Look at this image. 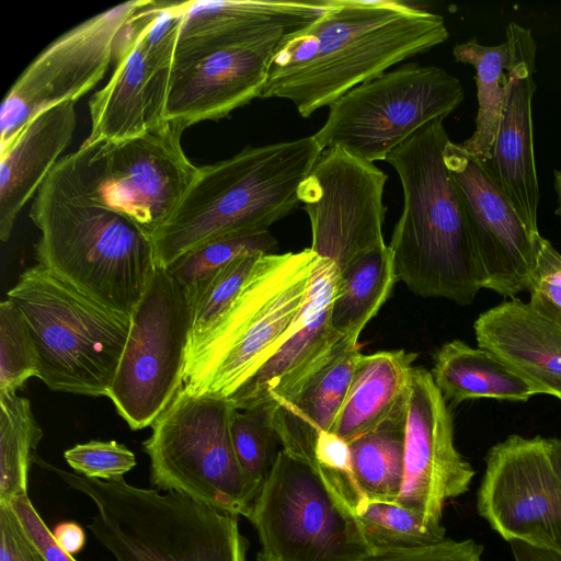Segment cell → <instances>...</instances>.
<instances>
[{
	"mask_svg": "<svg viewBox=\"0 0 561 561\" xmlns=\"http://www.w3.org/2000/svg\"><path fill=\"white\" fill-rule=\"evenodd\" d=\"M449 37L442 15L400 0H328L271 58L262 99L290 101L310 117L347 91Z\"/></svg>",
	"mask_w": 561,
	"mask_h": 561,
	"instance_id": "cell-1",
	"label": "cell"
},
{
	"mask_svg": "<svg viewBox=\"0 0 561 561\" xmlns=\"http://www.w3.org/2000/svg\"><path fill=\"white\" fill-rule=\"evenodd\" d=\"M30 218L39 230L37 265L99 304L131 316L156 266L152 240L90 197L75 152L62 157L43 182Z\"/></svg>",
	"mask_w": 561,
	"mask_h": 561,
	"instance_id": "cell-2",
	"label": "cell"
},
{
	"mask_svg": "<svg viewBox=\"0 0 561 561\" xmlns=\"http://www.w3.org/2000/svg\"><path fill=\"white\" fill-rule=\"evenodd\" d=\"M438 118L393 150L387 162L403 190V209L389 248L398 280L424 298L473 302L483 277L443 152L449 141Z\"/></svg>",
	"mask_w": 561,
	"mask_h": 561,
	"instance_id": "cell-3",
	"label": "cell"
},
{
	"mask_svg": "<svg viewBox=\"0 0 561 561\" xmlns=\"http://www.w3.org/2000/svg\"><path fill=\"white\" fill-rule=\"evenodd\" d=\"M322 151L308 136L248 146L199 167L174 213L151 237L156 264L168 268L214 239L268 232L300 204L298 187Z\"/></svg>",
	"mask_w": 561,
	"mask_h": 561,
	"instance_id": "cell-4",
	"label": "cell"
},
{
	"mask_svg": "<svg viewBox=\"0 0 561 561\" xmlns=\"http://www.w3.org/2000/svg\"><path fill=\"white\" fill-rule=\"evenodd\" d=\"M34 462L85 495L95 507L87 525L116 561H247L238 516L184 494L100 480Z\"/></svg>",
	"mask_w": 561,
	"mask_h": 561,
	"instance_id": "cell-5",
	"label": "cell"
},
{
	"mask_svg": "<svg viewBox=\"0 0 561 561\" xmlns=\"http://www.w3.org/2000/svg\"><path fill=\"white\" fill-rule=\"evenodd\" d=\"M318 255L263 254L243 287L187 353L184 387L230 398L298 328Z\"/></svg>",
	"mask_w": 561,
	"mask_h": 561,
	"instance_id": "cell-6",
	"label": "cell"
},
{
	"mask_svg": "<svg viewBox=\"0 0 561 561\" xmlns=\"http://www.w3.org/2000/svg\"><path fill=\"white\" fill-rule=\"evenodd\" d=\"M7 298L22 312L51 390L107 397L128 337L130 316L91 299L39 265Z\"/></svg>",
	"mask_w": 561,
	"mask_h": 561,
	"instance_id": "cell-7",
	"label": "cell"
},
{
	"mask_svg": "<svg viewBox=\"0 0 561 561\" xmlns=\"http://www.w3.org/2000/svg\"><path fill=\"white\" fill-rule=\"evenodd\" d=\"M236 410L230 398L193 394L183 385L142 443L151 484L248 517L251 506L231 437Z\"/></svg>",
	"mask_w": 561,
	"mask_h": 561,
	"instance_id": "cell-8",
	"label": "cell"
},
{
	"mask_svg": "<svg viewBox=\"0 0 561 561\" xmlns=\"http://www.w3.org/2000/svg\"><path fill=\"white\" fill-rule=\"evenodd\" d=\"M256 561H365L374 556L359 518L317 469L280 449L247 517Z\"/></svg>",
	"mask_w": 561,
	"mask_h": 561,
	"instance_id": "cell-9",
	"label": "cell"
},
{
	"mask_svg": "<svg viewBox=\"0 0 561 561\" xmlns=\"http://www.w3.org/2000/svg\"><path fill=\"white\" fill-rule=\"evenodd\" d=\"M460 80L437 66L407 64L347 91L312 135L322 150L341 148L375 163L463 101Z\"/></svg>",
	"mask_w": 561,
	"mask_h": 561,
	"instance_id": "cell-10",
	"label": "cell"
},
{
	"mask_svg": "<svg viewBox=\"0 0 561 561\" xmlns=\"http://www.w3.org/2000/svg\"><path fill=\"white\" fill-rule=\"evenodd\" d=\"M191 327L186 290L167 267L156 264L130 316L107 396L131 430L151 426L184 385Z\"/></svg>",
	"mask_w": 561,
	"mask_h": 561,
	"instance_id": "cell-11",
	"label": "cell"
},
{
	"mask_svg": "<svg viewBox=\"0 0 561 561\" xmlns=\"http://www.w3.org/2000/svg\"><path fill=\"white\" fill-rule=\"evenodd\" d=\"M185 129L164 122L119 142L83 144L75 151L90 197L138 226L150 238L171 217L197 176L186 157Z\"/></svg>",
	"mask_w": 561,
	"mask_h": 561,
	"instance_id": "cell-12",
	"label": "cell"
},
{
	"mask_svg": "<svg viewBox=\"0 0 561 561\" xmlns=\"http://www.w3.org/2000/svg\"><path fill=\"white\" fill-rule=\"evenodd\" d=\"M388 175L375 163L341 148L321 152L297 195L311 227L310 249L340 273L385 245L383 188Z\"/></svg>",
	"mask_w": 561,
	"mask_h": 561,
	"instance_id": "cell-13",
	"label": "cell"
},
{
	"mask_svg": "<svg viewBox=\"0 0 561 561\" xmlns=\"http://www.w3.org/2000/svg\"><path fill=\"white\" fill-rule=\"evenodd\" d=\"M145 0L127 1L67 31L23 70L0 110V150L36 115L90 91L114 59L115 42Z\"/></svg>",
	"mask_w": 561,
	"mask_h": 561,
	"instance_id": "cell-14",
	"label": "cell"
},
{
	"mask_svg": "<svg viewBox=\"0 0 561 561\" xmlns=\"http://www.w3.org/2000/svg\"><path fill=\"white\" fill-rule=\"evenodd\" d=\"M477 511L507 542L517 539L561 553V480L546 438L514 434L489 449Z\"/></svg>",
	"mask_w": 561,
	"mask_h": 561,
	"instance_id": "cell-15",
	"label": "cell"
},
{
	"mask_svg": "<svg viewBox=\"0 0 561 561\" xmlns=\"http://www.w3.org/2000/svg\"><path fill=\"white\" fill-rule=\"evenodd\" d=\"M443 158L460 199L483 288L508 298L528 290L540 233L527 227L486 162L451 140Z\"/></svg>",
	"mask_w": 561,
	"mask_h": 561,
	"instance_id": "cell-16",
	"label": "cell"
},
{
	"mask_svg": "<svg viewBox=\"0 0 561 561\" xmlns=\"http://www.w3.org/2000/svg\"><path fill=\"white\" fill-rule=\"evenodd\" d=\"M476 474L455 445L447 401L431 371L413 367L407 399L403 480L398 503L426 527L446 531V503L465 494Z\"/></svg>",
	"mask_w": 561,
	"mask_h": 561,
	"instance_id": "cell-17",
	"label": "cell"
},
{
	"mask_svg": "<svg viewBox=\"0 0 561 561\" xmlns=\"http://www.w3.org/2000/svg\"><path fill=\"white\" fill-rule=\"evenodd\" d=\"M153 0L136 13L130 31L115 43V69L89 101L87 144L119 142L163 124L175 41L152 42L144 34Z\"/></svg>",
	"mask_w": 561,
	"mask_h": 561,
	"instance_id": "cell-18",
	"label": "cell"
},
{
	"mask_svg": "<svg viewBox=\"0 0 561 561\" xmlns=\"http://www.w3.org/2000/svg\"><path fill=\"white\" fill-rule=\"evenodd\" d=\"M286 33L173 60L164 121L183 129L216 121L261 98L274 50Z\"/></svg>",
	"mask_w": 561,
	"mask_h": 561,
	"instance_id": "cell-19",
	"label": "cell"
},
{
	"mask_svg": "<svg viewBox=\"0 0 561 561\" xmlns=\"http://www.w3.org/2000/svg\"><path fill=\"white\" fill-rule=\"evenodd\" d=\"M511 60L507 91L492 154L486 162L518 215L533 232L538 231L540 201L533 128L536 43L530 28L515 22L506 26Z\"/></svg>",
	"mask_w": 561,
	"mask_h": 561,
	"instance_id": "cell-20",
	"label": "cell"
},
{
	"mask_svg": "<svg viewBox=\"0 0 561 561\" xmlns=\"http://www.w3.org/2000/svg\"><path fill=\"white\" fill-rule=\"evenodd\" d=\"M339 279L337 265L318 256L298 328L230 397L238 410L266 405L286 396L335 352L344 339L335 332L331 321Z\"/></svg>",
	"mask_w": 561,
	"mask_h": 561,
	"instance_id": "cell-21",
	"label": "cell"
},
{
	"mask_svg": "<svg viewBox=\"0 0 561 561\" xmlns=\"http://www.w3.org/2000/svg\"><path fill=\"white\" fill-rule=\"evenodd\" d=\"M327 5L328 0L183 1L174 59L301 30Z\"/></svg>",
	"mask_w": 561,
	"mask_h": 561,
	"instance_id": "cell-22",
	"label": "cell"
},
{
	"mask_svg": "<svg viewBox=\"0 0 561 561\" xmlns=\"http://www.w3.org/2000/svg\"><path fill=\"white\" fill-rule=\"evenodd\" d=\"M478 346L494 355L537 393L561 401V324L517 297L481 313Z\"/></svg>",
	"mask_w": 561,
	"mask_h": 561,
	"instance_id": "cell-23",
	"label": "cell"
},
{
	"mask_svg": "<svg viewBox=\"0 0 561 561\" xmlns=\"http://www.w3.org/2000/svg\"><path fill=\"white\" fill-rule=\"evenodd\" d=\"M357 343L343 339L331 357L289 393L265 407L282 449L314 467V447L331 431L359 356Z\"/></svg>",
	"mask_w": 561,
	"mask_h": 561,
	"instance_id": "cell-24",
	"label": "cell"
},
{
	"mask_svg": "<svg viewBox=\"0 0 561 561\" xmlns=\"http://www.w3.org/2000/svg\"><path fill=\"white\" fill-rule=\"evenodd\" d=\"M76 128L75 103L66 102L33 117L0 150V238L11 237L18 215L60 160Z\"/></svg>",
	"mask_w": 561,
	"mask_h": 561,
	"instance_id": "cell-25",
	"label": "cell"
},
{
	"mask_svg": "<svg viewBox=\"0 0 561 561\" xmlns=\"http://www.w3.org/2000/svg\"><path fill=\"white\" fill-rule=\"evenodd\" d=\"M416 357L415 353L405 350L359 354L350 388L330 432L350 444L401 410L407 403Z\"/></svg>",
	"mask_w": 561,
	"mask_h": 561,
	"instance_id": "cell-26",
	"label": "cell"
},
{
	"mask_svg": "<svg viewBox=\"0 0 561 561\" xmlns=\"http://www.w3.org/2000/svg\"><path fill=\"white\" fill-rule=\"evenodd\" d=\"M446 401L494 399L528 401L537 391L494 355L460 340L440 346L431 371Z\"/></svg>",
	"mask_w": 561,
	"mask_h": 561,
	"instance_id": "cell-27",
	"label": "cell"
},
{
	"mask_svg": "<svg viewBox=\"0 0 561 561\" xmlns=\"http://www.w3.org/2000/svg\"><path fill=\"white\" fill-rule=\"evenodd\" d=\"M397 282L388 244L368 252L340 273L331 312L335 332L357 343L359 334L387 301Z\"/></svg>",
	"mask_w": 561,
	"mask_h": 561,
	"instance_id": "cell-28",
	"label": "cell"
},
{
	"mask_svg": "<svg viewBox=\"0 0 561 561\" xmlns=\"http://www.w3.org/2000/svg\"><path fill=\"white\" fill-rule=\"evenodd\" d=\"M457 62L476 69L478 114L476 129L462 147L484 162L492 154L507 91L506 70L510 66V45L505 41L495 46L480 44L476 37L453 48Z\"/></svg>",
	"mask_w": 561,
	"mask_h": 561,
	"instance_id": "cell-29",
	"label": "cell"
},
{
	"mask_svg": "<svg viewBox=\"0 0 561 561\" xmlns=\"http://www.w3.org/2000/svg\"><path fill=\"white\" fill-rule=\"evenodd\" d=\"M405 405L374 431L350 443L356 480L368 499L397 502L403 480Z\"/></svg>",
	"mask_w": 561,
	"mask_h": 561,
	"instance_id": "cell-30",
	"label": "cell"
},
{
	"mask_svg": "<svg viewBox=\"0 0 561 561\" xmlns=\"http://www.w3.org/2000/svg\"><path fill=\"white\" fill-rule=\"evenodd\" d=\"M43 436L28 399L0 393V504L27 495L30 466Z\"/></svg>",
	"mask_w": 561,
	"mask_h": 561,
	"instance_id": "cell-31",
	"label": "cell"
},
{
	"mask_svg": "<svg viewBox=\"0 0 561 561\" xmlns=\"http://www.w3.org/2000/svg\"><path fill=\"white\" fill-rule=\"evenodd\" d=\"M234 453L252 507L282 449L265 405L236 410L231 421Z\"/></svg>",
	"mask_w": 561,
	"mask_h": 561,
	"instance_id": "cell-32",
	"label": "cell"
},
{
	"mask_svg": "<svg viewBox=\"0 0 561 561\" xmlns=\"http://www.w3.org/2000/svg\"><path fill=\"white\" fill-rule=\"evenodd\" d=\"M358 518L374 554L428 546L446 537V531L426 527L416 513L398 502L369 501Z\"/></svg>",
	"mask_w": 561,
	"mask_h": 561,
	"instance_id": "cell-33",
	"label": "cell"
},
{
	"mask_svg": "<svg viewBox=\"0 0 561 561\" xmlns=\"http://www.w3.org/2000/svg\"><path fill=\"white\" fill-rule=\"evenodd\" d=\"M277 241L268 232L222 237L205 242L180 256L168 270L190 296L231 261L245 255L270 254Z\"/></svg>",
	"mask_w": 561,
	"mask_h": 561,
	"instance_id": "cell-34",
	"label": "cell"
},
{
	"mask_svg": "<svg viewBox=\"0 0 561 561\" xmlns=\"http://www.w3.org/2000/svg\"><path fill=\"white\" fill-rule=\"evenodd\" d=\"M259 256L245 255L231 261L188 296L192 305V327L187 353L201 342L237 297Z\"/></svg>",
	"mask_w": 561,
	"mask_h": 561,
	"instance_id": "cell-35",
	"label": "cell"
},
{
	"mask_svg": "<svg viewBox=\"0 0 561 561\" xmlns=\"http://www.w3.org/2000/svg\"><path fill=\"white\" fill-rule=\"evenodd\" d=\"M39 375V358L28 325L13 301L0 304V393L16 392Z\"/></svg>",
	"mask_w": 561,
	"mask_h": 561,
	"instance_id": "cell-36",
	"label": "cell"
},
{
	"mask_svg": "<svg viewBox=\"0 0 561 561\" xmlns=\"http://www.w3.org/2000/svg\"><path fill=\"white\" fill-rule=\"evenodd\" d=\"M314 468L336 499L358 516L369 501L356 480L350 444L332 432H322L314 447Z\"/></svg>",
	"mask_w": 561,
	"mask_h": 561,
	"instance_id": "cell-37",
	"label": "cell"
},
{
	"mask_svg": "<svg viewBox=\"0 0 561 561\" xmlns=\"http://www.w3.org/2000/svg\"><path fill=\"white\" fill-rule=\"evenodd\" d=\"M64 458L76 473L105 481L122 478L136 466L135 454L115 440L77 444Z\"/></svg>",
	"mask_w": 561,
	"mask_h": 561,
	"instance_id": "cell-38",
	"label": "cell"
},
{
	"mask_svg": "<svg viewBox=\"0 0 561 561\" xmlns=\"http://www.w3.org/2000/svg\"><path fill=\"white\" fill-rule=\"evenodd\" d=\"M483 546L473 539L443 540L419 548L377 553L365 561H483Z\"/></svg>",
	"mask_w": 561,
	"mask_h": 561,
	"instance_id": "cell-39",
	"label": "cell"
},
{
	"mask_svg": "<svg viewBox=\"0 0 561 561\" xmlns=\"http://www.w3.org/2000/svg\"><path fill=\"white\" fill-rule=\"evenodd\" d=\"M0 561H47L7 504H0Z\"/></svg>",
	"mask_w": 561,
	"mask_h": 561,
	"instance_id": "cell-40",
	"label": "cell"
},
{
	"mask_svg": "<svg viewBox=\"0 0 561 561\" xmlns=\"http://www.w3.org/2000/svg\"><path fill=\"white\" fill-rule=\"evenodd\" d=\"M9 505L47 561H77L72 554L57 545L53 533L38 515L28 495L15 499Z\"/></svg>",
	"mask_w": 561,
	"mask_h": 561,
	"instance_id": "cell-41",
	"label": "cell"
},
{
	"mask_svg": "<svg viewBox=\"0 0 561 561\" xmlns=\"http://www.w3.org/2000/svg\"><path fill=\"white\" fill-rule=\"evenodd\" d=\"M53 536L57 545L72 556L82 550L87 538L83 528L75 522L59 523Z\"/></svg>",
	"mask_w": 561,
	"mask_h": 561,
	"instance_id": "cell-42",
	"label": "cell"
},
{
	"mask_svg": "<svg viewBox=\"0 0 561 561\" xmlns=\"http://www.w3.org/2000/svg\"><path fill=\"white\" fill-rule=\"evenodd\" d=\"M515 561H561V553L522 540L508 541Z\"/></svg>",
	"mask_w": 561,
	"mask_h": 561,
	"instance_id": "cell-43",
	"label": "cell"
},
{
	"mask_svg": "<svg viewBox=\"0 0 561 561\" xmlns=\"http://www.w3.org/2000/svg\"><path fill=\"white\" fill-rule=\"evenodd\" d=\"M546 445L551 466L561 480V439L546 438Z\"/></svg>",
	"mask_w": 561,
	"mask_h": 561,
	"instance_id": "cell-44",
	"label": "cell"
},
{
	"mask_svg": "<svg viewBox=\"0 0 561 561\" xmlns=\"http://www.w3.org/2000/svg\"><path fill=\"white\" fill-rule=\"evenodd\" d=\"M553 186L557 193V209L556 215L561 220V169H557L553 172Z\"/></svg>",
	"mask_w": 561,
	"mask_h": 561,
	"instance_id": "cell-45",
	"label": "cell"
},
{
	"mask_svg": "<svg viewBox=\"0 0 561 561\" xmlns=\"http://www.w3.org/2000/svg\"><path fill=\"white\" fill-rule=\"evenodd\" d=\"M552 320H554V321H557V322H559L561 324V317L557 318V319H552Z\"/></svg>",
	"mask_w": 561,
	"mask_h": 561,
	"instance_id": "cell-46",
	"label": "cell"
}]
</instances>
